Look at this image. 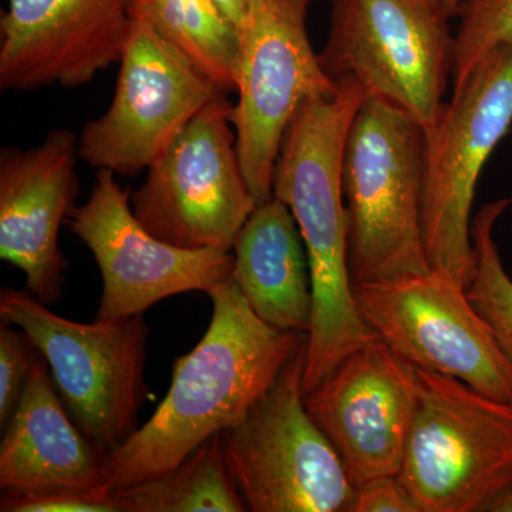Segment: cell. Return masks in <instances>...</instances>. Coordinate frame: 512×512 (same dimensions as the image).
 <instances>
[{"mask_svg":"<svg viewBox=\"0 0 512 512\" xmlns=\"http://www.w3.org/2000/svg\"><path fill=\"white\" fill-rule=\"evenodd\" d=\"M232 252V278L256 315L276 329L308 335L311 271L288 205L275 197L258 205L239 231Z\"/></svg>","mask_w":512,"mask_h":512,"instance_id":"18","label":"cell"},{"mask_svg":"<svg viewBox=\"0 0 512 512\" xmlns=\"http://www.w3.org/2000/svg\"><path fill=\"white\" fill-rule=\"evenodd\" d=\"M512 126V45L477 64L426 130L423 238L431 271L468 289L476 269L471 224L478 178Z\"/></svg>","mask_w":512,"mask_h":512,"instance_id":"5","label":"cell"},{"mask_svg":"<svg viewBox=\"0 0 512 512\" xmlns=\"http://www.w3.org/2000/svg\"><path fill=\"white\" fill-rule=\"evenodd\" d=\"M353 293L367 325L407 363L512 404V365L466 289L430 271L356 284Z\"/></svg>","mask_w":512,"mask_h":512,"instance_id":"11","label":"cell"},{"mask_svg":"<svg viewBox=\"0 0 512 512\" xmlns=\"http://www.w3.org/2000/svg\"><path fill=\"white\" fill-rule=\"evenodd\" d=\"M313 0H249L238 25V63L232 106L239 161L256 205L274 197L279 150L306 100L339 90L309 40Z\"/></svg>","mask_w":512,"mask_h":512,"instance_id":"9","label":"cell"},{"mask_svg":"<svg viewBox=\"0 0 512 512\" xmlns=\"http://www.w3.org/2000/svg\"><path fill=\"white\" fill-rule=\"evenodd\" d=\"M47 306L29 291L0 292L3 322L25 330L35 342L67 412L107 456L138 429V412L146 402V320L140 315L80 323Z\"/></svg>","mask_w":512,"mask_h":512,"instance_id":"6","label":"cell"},{"mask_svg":"<svg viewBox=\"0 0 512 512\" xmlns=\"http://www.w3.org/2000/svg\"><path fill=\"white\" fill-rule=\"evenodd\" d=\"M127 512H244L221 434L201 444L167 476L116 491Z\"/></svg>","mask_w":512,"mask_h":512,"instance_id":"20","label":"cell"},{"mask_svg":"<svg viewBox=\"0 0 512 512\" xmlns=\"http://www.w3.org/2000/svg\"><path fill=\"white\" fill-rule=\"evenodd\" d=\"M439 2L443 5V8L447 10L451 18L457 16L458 6H460L461 0H439Z\"/></svg>","mask_w":512,"mask_h":512,"instance_id":"28","label":"cell"},{"mask_svg":"<svg viewBox=\"0 0 512 512\" xmlns=\"http://www.w3.org/2000/svg\"><path fill=\"white\" fill-rule=\"evenodd\" d=\"M485 512H512V480L495 495Z\"/></svg>","mask_w":512,"mask_h":512,"instance_id":"27","label":"cell"},{"mask_svg":"<svg viewBox=\"0 0 512 512\" xmlns=\"http://www.w3.org/2000/svg\"><path fill=\"white\" fill-rule=\"evenodd\" d=\"M424 163V127L380 101H363L342 161L353 285L431 271L423 238Z\"/></svg>","mask_w":512,"mask_h":512,"instance_id":"3","label":"cell"},{"mask_svg":"<svg viewBox=\"0 0 512 512\" xmlns=\"http://www.w3.org/2000/svg\"><path fill=\"white\" fill-rule=\"evenodd\" d=\"M131 23L128 0H8L0 19V87L84 86L120 63Z\"/></svg>","mask_w":512,"mask_h":512,"instance_id":"15","label":"cell"},{"mask_svg":"<svg viewBox=\"0 0 512 512\" xmlns=\"http://www.w3.org/2000/svg\"><path fill=\"white\" fill-rule=\"evenodd\" d=\"M42 353L25 330L0 328V424L5 427L19 406Z\"/></svg>","mask_w":512,"mask_h":512,"instance_id":"23","label":"cell"},{"mask_svg":"<svg viewBox=\"0 0 512 512\" xmlns=\"http://www.w3.org/2000/svg\"><path fill=\"white\" fill-rule=\"evenodd\" d=\"M215 3L238 29L239 23L244 18L245 10L248 8L249 0H215Z\"/></svg>","mask_w":512,"mask_h":512,"instance_id":"26","label":"cell"},{"mask_svg":"<svg viewBox=\"0 0 512 512\" xmlns=\"http://www.w3.org/2000/svg\"><path fill=\"white\" fill-rule=\"evenodd\" d=\"M131 20L147 23L207 74L235 92L238 29L215 0H128Z\"/></svg>","mask_w":512,"mask_h":512,"instance_id":"19","label":"cell"},{"mask_svg":"<svg viewBox=\"0 0 512 512\" xmlns=\"http://www.w3.org/2000/svg\"><path fill=\"white\" fill-rule=\"evenodd\" d=\"M330 97L306 100L286 130L272 191L292 211L312 282V323L306 340L303 393L322 382L360 346L377 338L357 308L348 261L342 188L346 140L365 93L352 80Z\"/></svg>","mask_w":512,"mask_h":512,"instance_id":"2","label":"cell"},{"mask_svg":"<svg viewBox=\"0 0 512 512\" xmlns=\"http://www.w3.org/2000/svg\"><path fill=\"white\" fill-rule=\"evenodd\" d=\"M90 249L103 278L96 318L120 322L180 293L211 291L232 278L234 255L221 249H185L154 237L137 220L130 192L116 174L97 170L92 195L67 218Z\"/></svg>","mask_w":512,"mask_h":512,"instance_id":"13","label":"cell"},{"mask_svg":"<svg viewBox=\"0 0 512 512\" xmlns=\"http://www.w3.org/2000/svg\"><path fill=\"white\" fill-rule=\"evenodd\" d=\"M232 106L227 93L212 99L130 195L137 220L161 241L232 252L258 207L239 161Z\"/></svg>","mask_w":512,"mask_h":512,"instance_id":"10","label":"cell"},{"mask_svg":"<svg viewBox=\"0 0 512 512\" xmlns=\"http://www.w3.org/2000/svg\"><path fill=\"white\" fill-rule=\"evenodd\" d=\"M5 427L0 443L3 494L104 493L106 456L67 412L45 357L37 360Z\"/></svg>","mask_w":512,"mask_h":512,"instance_id":"17","label":"cell"},{"mask_svg":"<svg viewBox=\"0 0 512 512\" xmlns=\"http://www.w3.org/2000/svg\"><path fill=\"white\" fill-rule=\"evenodd\" d=\"M399 480L420 512H484L512 480V404L417 369Z\"/></svg>","mask_w":512,"mask_h":512,"instance_id":"7","label":"cell"},{"mask_svg":"<svg viewBox=\"0 0 512 512\" xmlns=\"http://www.w3.org/2000/svg\"><path fill=\"white\" fill-rule=\"evenodd\" d=\"M222 92L190 57L141 20H133L109 110L89 121L79 156L116 175L148 170Z\"/></svg>","mask_w":512,"mask_h":512,"instance_id":"12","label":"cell"},{"mask_svg":"<svg viewBox=\"0 0 512 512\" xmlns=\"http://www.w3.org/2000/svg\"><path fill=\"white\" fill-rule=\"evenodd\" d=\"M320 63L333 82L352 80L366 99L412 117L424 130L443 111L454 33L439 0H330Z\"/></svg>","mask_w":512,"mask_h":512,"instance_id":"4","label":"cell"},{"mask_svg":"<svg viewBox=\"0 0 512 512\" xmlns=\"http://www.w3.org/2000/svg\"><path fill=\"white\" fill-rule=\"evenodd\" d=\"M79 137L50 131L39 146L0 153V258L25 274L26 288L46 305L62 298L67 259L59 231L80 191Z\"/></svg>","mask_w":512,"mask_h":512,"instance_id":"16","label":"cell"},{"mask_svg":"<svg viewBox=\"0 0 512 512\" xmlns=\"http://www.w3.org/2000/svg\"><path fill=\"white\" fill-rule=\"evenodd\" d=\"M207 293V332L175 360L170 390L153 416L104 458V493L167 476L205 441L241 423L308 338L259 318L234 278Z\"/></svg>","mask_w":512,"mask_h":512,"instance_id":"1","label":"cell"},{"mask_svg":"<svg viewBox=\"0 0 512 512\" xmlns=\"http://www.w3.org/2000/svg\"><path fill=\"white\" fill-rule=\"evenodd\" d=\"M511 205L512 198H501L485 204L473 217L471 238L476 269L467 295L512 365V278L505 271L494 238L495 225Z\"/></svg>","mask_w":512,"mask_h":512,"instance_id":"21","label":"cell"},{"mask_svg":"<svg viewBox=\"0 0 512 512\" xmlns=\"http://www.w3.org/2000/svg\"><path fill=\"white\" fill-rule=\"evenodd\" d=\"M2 512H127L117 493H57L13 495L0 498Z\"/></svg>","mask_w":512,"mask_h":512,"instance_id":"24","label":"cell"},{"mask_svg":"<svg viewBox=\"0 0 512 512\" xmlns=\"http://www.w3.org/2000/svg\"><path fill=\"white\" fill-rule=\"evenodd\" d=\"M453 43V86H460L488 53L512 45V0H461Z\"/></svg>","mask_w":512,"mask_h":512,"instance_id":"22","label":"cell"},{"mask_svg":"<svg viewBox=\"0 0 512 512\" xmlns=\"http://www.w3.org/2000/svg\"><path fill=\"white\" fill-rule=\"evenodd\" d=\"M346 512H420L399 477H380L355 487Z\"/></svg>","mask_w":512,"mask_h":512,"instance_id":"25","label":"cell"},{"mask_svg":"<svg viewBox=\"0 0 512 512\" xmlns=\"http://www.w3.org/2000/svg\"><path fill=\"white\" fill-rule=\"evenodd\" d=\"M416 404V367L379 336L346 356L305 393L306 409L355 487L399 476Z\"/></svg>","mask_w":512,"mask_h":512,"instance_id":"14","label":"cell"},{"mask_svg":"<svg viewBox=\"0 0 512 512\" xmlns=\"http://www.w3.org/2000/svg\"><path fill=\"white\" fill-rule=\"evenodd\" d=\"M306 340L247 417L221 433L229 473L248 511L346 512L355 494L305 406Z\"/></svg>","mask_w":512,"mask_h":512,"instance_id":"8","label":"cell"}]
</instances>
